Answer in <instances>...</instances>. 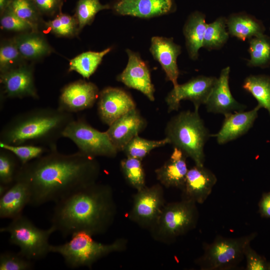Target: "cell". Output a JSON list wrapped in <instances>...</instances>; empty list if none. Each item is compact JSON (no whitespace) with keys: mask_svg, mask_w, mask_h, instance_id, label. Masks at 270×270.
<instances>
[{"mask_svg":"<svg viewBox=\"0 0 270 270\" xmlns=\"http://www.w3.org/2000/svg\"><path fill=\"white\" fill-rule=\"evenodd\" d=\"M100 170L96 158L78 151L64 154L56 149L21 165L15 182L27 186L29 205L38 206L48 202L56 203L97 182Z\"/></svg>","mask_w":270,"mask_h":270,"instance_id":"1","label":"cell"},{"mask_svg":"<svg viewBox=\"0 0 270 270\" xmlns=\"http://www.w3.org/2000/svg\"><path fill=\"white\" fill-rule=\"evenodd\" d=\"M116 213L112 188L96 182L56 202L51 226L64 238L81 231L100 234L110 228Z\"/></svg>","mask_w":270,"mask_h":270,"instance_id":"2","label":"cell"},{"mask_svg":"<svg viewBox=\"0 0 270 270\" xmlns=\"http://www.w3.org/2000/svg\"><path fill=\"white\" fill-rule=\"evenodd\" d=\"M72 114L51 108H36L14 116L2 128L0 142L11 145H34L57 149Z\"/></svg>","mask_w":270,"mask_h":270,"instance_id":"3","label":"cell"},{"mask_svg":"<svg viewBox=\"0 0 270 270\" xmlns=\"http://www.w3.org/2000/svg\"><path fill=\"white\" fill-rule=\"evenodd\" d=\"M166 138L198 166H204V146L210 134L203 120L194 110L182 111L167 123Z\"/></svg>","mask_w":270,"mask_h":270,"instance_id":"4","label":"cell"},{"mask_svg":"<svg viewBox=\"0 0 270 270\" xmlns=\"http://www.w3.org/2000/svg\"><path fill=\"white\" fill-rule=\"evenodd\" d=\"M70 236V240L64 244H51L50 252L60 254L66 264L72 268H91L98 260L112 253L124 251L128 246V240L124 238L110 244L100 243L84 231L74 232Z\"/></svg>","mask_w":270,"mask_h":270,"instance_id":"5","label":"cell"},{"mask_svg":"<svg viewBox=\"0 0 270 270\" xmlns=\"http://www.w3.org/2000/svg\"><path fill=\"white\" fill-rule=\"evenodd\" d=\"M196 204L182 199L166 204L158 220L149 230L152 238L170 244L194 228L199 218Z\"/></svg>","mask_w":270,"mask_h":270,"instance_id":"6","label":"cell"},{"mask_svg":"<svg viewBox=\"0 0 270 270\" xmlns=\"http://www.w3.org/2000/svg\"><path fill=\"white\" fill-rule=\"evenodd\" d=\"M0 232L9 234L10 242L19 248L20 255L35 261L44 258L50 252L49 239L56 230L52 226L46 230L40 228L22 214L1 228Z\"/></svg>","mask_w":270,"mask_h":270,"instance_id":"7","label":"cell"},{"mask_svg":"<svg viewBox=\"0 0 270 270\" xmlns=\"http://www.w3.org/2000/svg\"><path fill=\"white\" fill-rule=\"evenodd\" d=\"M256 236V232L236 238L218 236L204 245V254L195 260L202 270H227L236 268L242 260L246 246Z\"/></svg>","mask_w":270,"mask_h":270,"instance_id":"8","label":"cell"},{"mask_svg":"<svg viewBox=\"0 0 270 270\" xmlns=\"http://www.w3.org/2000/svg\"><path fill=\"white\" fill-rule=\"evenodd\" d=\"M76 146L80 152L93 158H114L118 152L106 131L100 132L90 125L84 120H74L67 126L62 134Z\"/></svg>","mask_w":270,"mask_h":270,"instance_id":"9","label":"cell"},{"mask_svg":"<svg viewBox=\"0 0 270 270\" xmlns=\"http://www.w3.org/2000/svg\"><path fill=\"white\" fill-rule=\"evenodd\" d=\"M166 204L161 184L146 186L134 195L128 218L139 226L149 230L158 220Z\"/></svg>","mask_w":270,"mask_h":270,"instance_id":"10","label":"cell"},{"mask_svg":"<svg viewBox=\"0 0 270 270\" xmlns=\"http://www.w3.org/2000/svg\"><path fill=\"white\" fill-rule=\"evenodd\" d=\"M216 80L214 76H200L178 84L166 98L168 112L178 110L182 100H190L194 104V110L198 111L200 106L205 104Z\"/></svg>","mask_w":270,"mask_h":270,"instance_id":"11","label":"cell"},{"mask_svg":"<svg viewBox=\"0 0 270 270\" xmlns=\"http://www.w3.org/2000/svg\"><path fill=\"white\" fill-rule=\"evenodd\" d=\"M94 83L79 80L70 83L62 90L58 108L68 112H76L93 106L99 96Z\"/></svg>","mask_w":270,"mask_h":270,"instance_id":"12","label":"cell"},{"mask_svg":"<svg viewBox=\"0 0 270 270\" xmlns=\"http://www.w3.org/2000/svg\"><path fill=\"white\" fill-rule=\"evenodd\" d=\"M98 112L101 120L110 126L130 110L136 108L131 96L122 89L107 87L100 92Z\"/></svg>","mask_w":270,"mask_h":270,"instance_id":"13","label":"cell"},{"mask_svg":"<svg viewBox=\"0 0 270 270\" xmlns=\"http://www.w3.org/2000/svg\"><path fill=\"white\" fill-rule=\"evenodd\" d=\"M126 52L128 58V64L122 72L117 76V80L130 88L140 92L150 101H154L155 88L148 66L139 54L129 49L126 50Z\"/></svg>","mask_w":270,"mask_h":270,"instance_id":"14","label":"cell"},{"mask_svg":"<svg viewBox=\"0 0 270 270\" xmlns=\"http://www.w3.org/2000/svg\"><path fill=\"white\" fill-rule=\"evenodd\" d=\"M4 98L30 97L38 98L35 86L32 68L25 64L0 74Z\"/></svg>","mask_w":270,"mask_h":270,"instance_id":"15","label":"cell"},{"mask_svg":"<svg viewBox=\"0 0 270 270\" xmlns=\"http://www.w3.org/2000/svg\"><path fill=\"white\" fill-rule=\"evenodd\" d=\"M217 181L215 174L204 166L195 165L188 170L182 188V200L202 204L211 194Z\"/></svg>","mask_w":270,"mask_h":270,"instance_id":"16","label":"cell"},{"mask_svg":"<svg viewBox=\"0 0 270 270\" xmlns=\"http://www.w3.org/2000/svg\"><path fill=\"white\" fill-rule=\"evenodd\" d=\"M146 124L136 108L114 121L106 132L118 151H122L125 146L144 130Z\"/></svg>","mask_w":270,"mask_h":270,"instance_id":"17","label":"cell"},{"mask_svg":"<svg viewBox=\"0 0 270 270\" xmlns=\"http://www.w3.org/2000/svg\"><path fill=\"white\" fill-rule=\"evenodd\" d=\"M174 6L172 0H116L111 8L119 15L150 18L170 14Z\"/></svg>","mask_w":270,"mask_h":270,"instance_id":"18","label":"cell"},{"mask_svg":"<svg viewBox=\"0 0 270 270\" xmlns=\"http://www.w3.org/2000/svg\"><path fill=\"white\" fill-rule=\"evenodd\" d=\"M230 68L222 69L205 104L208 112L226 115L232 111L244 110L246 106L233 97L229 86Z\"/></svg>","mask_w":270,"mask_h":270,"instance_id":"19","label":"cell"},{"mask_svg":"<svg viewBox=\"0 0 270 270\" xmlns=\"http://www.w3.org/2000/svg\"><path fill=\"white\" fill-rule=\"evenodd\" d=\"M150 50L164 71L166 80L172 82L174 88L177 86L180 74L177 58L181 53L180 46L174 43L172 38L154 36Z\"/></svg>","mask_w":270,"mask_h":270,"instance_id":"20","label":"cell"},{"mask_svg":"<svg viewBox=\"0 0 270 270\" xmlns=\"http://www.w3.org/2000/svg\"><path fill=\"white\" fill-rule=\"evenodd\" d=\"M260 108L257 105L248 112L243 110L224 115V120L216 137L219 144H224L246 134L252 128Z\"/></svg>","mask_w":270,"mask_h":270,"instance_id":"21","label":"cell"},{"mask_svg":"<svg viewBox=\"0 0 270 270\" xmlns=\"http://www.w3.org/2000/svg\"><path fill=\"white\" fill-rule=\"evenodd\" d=\"M186 155L174 148L170 158L155 170L156 178L166 188H182L188 169Z\"/></svg>","mask_w":270,"mask_h":270,"instance_id":"22","label":"cell"},{"mask_svg":"<svg viewBox=\"0 0 270 270\" xmlns=\"http://www.w3.org/2000/svg\"><path fill=\"white\" fill-rule=\"evenodd\" d=\"M30 194L27 186L16 181L0 196V218L14 219L22 214L26 206L29 205Z\"/></svg>","mask_w":270,"mask_h":270,"instance_id":"23","label":"cell"},{"mask_svg":"<svg viewBox=\"0 0 270 270\" xmlns=\"http://www.w3.org/2000/svg\"><path fill=\"white\" fill-rule=\"evenodd\" d=\"M204 15L198 12L192 14L186 22L183 32L186 47L190 58L196 60L198 51L203 46V41L207 24Z\"/></svg>","mask_w":270,"mask_h":270,"instance_id":"24","label":"cell"},{"mask_svg":"<svg viewBox=\"0 0 270 270\" xmlns=\"http://www.w3.org/2000/svg\"><path fill=\"white\" fill-rule=\"evenodd\" d=\"M13 39L24 60H37L50 54L52 50L44 36L38 31L22 34Z\"/></svg>","mask_w":270,"mask_h":270,"instance_id":"25","label":"cell"},{"mask_svg":"<svg viewBox=\"0 0 270 270\" xmlns=\"http://www.w3.org/2000/svg\"><path fill=\"white\" fill-rule=\"evenodd\" d=\"M229 34L242 40L264 34V26L262 22L250 15L236 14L226 18Z\"/></svg>","mask_w":270,"mask_h":270,"instance_id":"26","label":"cell"},{"mask_svg":"<svg viewBox=\"0 0 270 270\" xmlns=\"http://www.w3.org/2000/svg\"><path fill=\"white\" fill-rule=\"evenodd\" d=\"M111 50V48H108L100 52H82L70 61L68 70L76 72L84 78H89L96 72L104 56Z\"/></svg>","mask_w":270,"mask_h":270,"instance_id":"27","label":"cell"},{"mask_svg":"<svg viewBox=\"0 0 270 270\" xmlns=\"http://www.w3.org/2000/svg\"><path fill=\"white\" fill-rule=\"evenodd\" d=\"M242 88L253 96L258 105L266 109L270 116V77L250 75L244 80Z\"/></svg>","mask_w":270,"mask_h":270,"instance_id":"28","label":"cell"},{"mask_svg":"<svg viewBox=\"0 0 270 270\" xmlns=\"http://www.w3.org/2000/svg\"><path fill=\"white\" fill-rule=\"evenodd\" d=\"M250 59L248 66L266 68L270 64V36L264 34L249 40Z\"/></svg>","mask_w":270,"mask_h":270,"instance_id":"29","label":"cell"},{"mask_svg":"<svg viewBox=\"0 0 270 270\" xmlns=\"http://www.w3.org/2000/svg\"><path fill=\"white\" fill-rule=\"evenodd\" d=\"M226 18L220 17L207 24L202 47L208 50L219 49L226 42L229 33L226 30Z\"/></svg>","mask_w":270,"mask_h":270,"instance_id":"30","label":"cell"},{"mask_svg":"<svg viewBox=\"0 0 270 270\" xmlns=\"http://www.w3.org/2000/svg\"><path fill=\"white\" fill-rule=\"evenodd\" d=\"M120 168L126 182L136 190H140L146 186L145 174L142 160L126 156L120 163Z\"/></svg>","mask_w":270,"mask_h":270,"instance_id":"31","label":"cell"},{"mask_svg":"<svg viewBox=\"0 0 270 270\" xmlns=\"http://www.w3.org/2000/svg\"><path fill=\"white\" fill-rule=\"evenodd\" d=\"M170 144L165 138L159 140H148L138 136L134 137L124 148L122 151L126 156L142 160L152 150Z\"/></svg>","mask_w":270,"mask_h":270,"instance_id":"32","label":"cell"},{"mask_svg":"<svg viewBox=\"0 0 270 270\" xmlns=\"http://www.w3.org/2000/svg\"><path fill=\"white\" fill-rule=\"evenodd\" d=\"M45 26L52 34L62 37L73 36L79 30L75 16H71L62 12L53 20L46 22Z\"/></svg>","mask_w":270,"mask_h":270,"instance_id":"33","label":"cell"},{"mask_svg":"<svg viewBox=\"0 0 270 270\" xmlns=\"http://www.w3.org/2000/svg\"><path fill=\"white\" fill-rule=\"evenodd\" d=\"M111 8L109 4H102L100 0H78L76 4L75 17L79 30L93 22L96 14L100 10Z\"/></svg>","mask_w":270,"mask_h":270,"instance_id":"34","label":"cell"},{"mask_svg":"<svg viewBox=\"0 0 270 270\" xmlns=\"http://www.w3.org/2000/svg\"><path fill=\"white\" fill-rule=\"evenodd\" d=\"M11 152L1 148L0 151V184L10 186L15 182L21 164Z\"/></svg>","mask_w":270,"mask_h":270,"instance_id":"35","label":"cell"},{"mask_svg":"<svg viewBox=\"0 0 270 270\" xmlns=\"http://www.w3.org/2000/svg\"><path fill=\"white\" fill-rule=\"evenodd\" d=\"M0 148L15 155L21 165L25 164L51 150L50 148L40 146L28 144L14 146L1 142Z\"/></svg>","mask_w":270,"mask_h":270,"instance_id":"36","label":"cell"},{"mask_svg":"<svg viewBox=\"0 0 270 270\" xmlns=\"http://www.w3.org/2000/svg\"><path fill=\"white\" fill-rule=\"evenodd\" d=\"M14 39L2 42L0 47V71L2 73L22 64L23 60Z\"/></svg>","mask_w":270,"mask_h":270,"instance_id":"37","label":"cell"},{"mask_svg":"<svg viewBox=\"0 0 270 270\" xmlns=\"http://www.w3.org/2000/svg\"><path fill=\"white\" fill-rule=\"evenodd\" d=\"M9 7L19 18L38 29L42 14L32 0H12Z\"/></svg>","mask_w":270,"mask_h":270,"instance_id":"38","label":"cell"},{"mask_svg":"<svg viewBox=\"0 0 270 270\" xmlns=\"http://www.w3.org/2000/svg\"><path fill=\"white\" fill-rule=\"evenodd\" d=\"M0 26L6 30L22 32H37L34 26L19 18L8 6L0 14Z\"/></svg>","mask_w":270,"mask_h":270,"instance_id":"39","label":"cell"},{"mask_svg":"<svg viewBox=\"0 0 270 270\" xmlns=\"http://www.w3.org/2000/svg\"><path fill=\"white\" fill-rule=\"evenodd\" d=\"M33 266V261L28 260L18 252L6 251L0 253V270H30Z\"/></svg>","mask_w":270,"mask_h":270,"instance_id":"40","label":"cell"},{"mask_svg":"<svg viewBox=\"0 0 270 270\" xmlns=\"http://www.w3.org/2000/svg\"><path fill=\"white\" fill-rule=\"evenodd\" d=\"M244 256L246 258V270H269V262L265 258L258 254L248 244L244 250Z\"/></svg>","mask_w":270,"mask_h":270,"instance_id":"41","label":"cell"},{"mask_svg":"<svg viewBox=\"0 0 270 270\" xmlns=\"http://www.w3.org/2000/svg\"><path fill=\"white\" fill-rule=\"evenodd\" d=\"M41 14L53 16L61 12L63 0H32Z\"/></svg>","mask_w":270,"mask_h":270,"instance_id":"42","label":"cell"},{"mask_svg":"<svg viewBox=\"0 0 270 270\" xmlns=\"http://www.w3.org/2000/svg\"><path fill=\"white\" fill-rule=\"evenodd\" d=\"M259 212L263 217L270 218V192L263 194L258 204Z\"/></svg>","mask_w":270,"mask_h":270,"instance_id":"43","label":"cell"},{"mask_svg":"<svg viewBox=\"0 0 270 270\" xmlns=\"http://www.w3.org/2000/svg\"><path fill=\"white\" fill-rule=\"evenodd\" d=\"M12 0H0V14L10 6Z\"/></svg>","mask_w":270,"mask_h":270,"instance_id":"44","label":"cell"},{"mask_svg":"<svg viewBox=\"0 0 270 270\" xmlns=\"http://www.w3.org/2000/svg\"><path fill=\"white\" fill-rule=\"evenodd\" d=\"M269 270H270V262H269Z\"/></svg>","mask_w":270,"mask_h":270,"instance_id":"45","label":"cell"}]
</instances>
